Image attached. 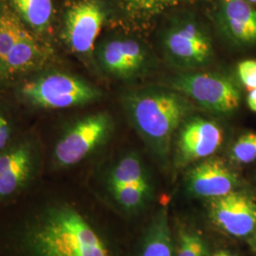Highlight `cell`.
Returning <instances> with one entry per match:
<instances>
[{"label":"cell","instance_id":"83f0119b","mask_svg":"<svg viewBox=\"0 0 256 256\" xmlns=\"http://www.w3.org/2000/svg\"></svg>","mask_w":256,"mask_h":256},{"label":"cell","instance_id":"603a6c76","mask_svg":"<svg viewBox=\"0 0 256 256\" xmlns=\"http://www.w3.org/2000/svg\"><path fill=\"white\" fill-rule=\"evenodd\" d=\"M12 124L9 118L0 111V152L6 149L14 140H12Z\"/></svg>","mask_w":256,"mask_h":256},{"label":"cell","instance_id":"ffe728a7","mask_svg":"<svg viewBox=\"0 0 256 256\" xmlns=\"http://www.w3.org/2000/svg\"><path fill=\"white\" fill-rule=\"evenodd\" d=\"M178 241L176 256H206L205 243L198 234L182 230Z\"/></svg>","mask_w":256,"mask_h":256},{"label":"cell","instance_id":"8fae6325","mask_svg":"<svg viewBox=\"0 0 256 256\" xmlns=\"http://www.w3.org/2000/svg\"><path fill=\"white\" fill-rule=\"evenodd\" d=\"M98 60L106 72L120 79L140 77L151 66L146 46L137 39L128 37L102 42L98 50Z\"/></svg>","mask_w":256,"mask_h":256},{"label":"cell","instance_id":"ba28073f","mask_svg":"<svg viewBox=\"0 0 256 256\" xmlns=\"http://www.w3.org/2000/svg\"><path fill=\"white\" fill-rule=\"evenodd\" d=\"M168 86L214 114L229 115L238 110L241 102V93L236 84L220 74H178L168 81Z\"/></svg>","mask_w":256,"mask_h":256},{"label":"cell","instance_id":"d4e9b609","mask_svg":"<svg viewBox=\"0 0 256 256\" xmlns=\"http://www.w3.org/2000/svg\"><path fill=\"white\" fill-rule=\"evenodd\" d=\"M216 256H236L232 254H230L229 252H226V250H220L218 252H216Z\"/></svg>","mask_w":256,"mask_h":256},{"label":"cell","instance_id":"7a4b0ae2","mask_svg":"<svg viewBox=\"0 0 256 256\" xmlns=\"http://www.w3.org/2000/svg\"><path fill=\"white\" fill-rule=\"evenodd\" d=\"M122 104L133 128L160 156L168 154L176 131L194 112L186 96L166 86L126 92Z\"/></svg>","mask_w":256,"mask_h":256},{"label":"cell","instance_id":"52a82bcc","mask_svg":"<svg viewBox=\"0 0 256 256\" xmlns=\"http://www.w3.org/2000/svg\"><path fill=\"white\" fill-rule=\"evenodd\" d=\"M160 42L165 58L176 68L198 70L205 68L212 60L210 36L194 19L173 21L165 28Z\"/></svg>","mask_w":256,"mask_h":256},{"label":"cell","instance_id":"ac0fdd59","mask_svg":"<svg viewBox=\"0 0 256 256\" xmlns=\"http://www.w3.org/2000/svg\"><path fill=\"white\" fill-rule=\"evenodd\" d=\"M149 189V182L131 183L111 187L108 191L120 206L126 209H134L144 202Z\"/></svg>","mask_w":256,"mask_h":256},{"label":"cell","instance_id":"e0dca14e","mask_svg":"<svg viewBox=\"0 0 256 256\" xmlns=\"http://www.w3.org/2000/svg\"><path fill=\"white\" fill-rule=\"evenodd\" d=\"M148 182L146 169L140 158L135 154H128L113 165L106 178V189L131 183Z\"/></svg>","mask_w":256,"mask_h":256},{"label":"cell","instance_id":"3957f363","mask_svg":"<svg viewBox=\"0 0 256 256\" xmlns=\"http://www.w3.org/2000/svg\"><path fill=\"white\" fill-rule=\"evenodd\" d=\"M48 52L18 16L0 12V79L27 74L45 64Z\"/></svg>","mask_w":256,"mask_h":256},{"label":"cell","instance_id":"6da1fadb","mask_svg":"<svg viewBox=\"0 0 256 256\" xmlns=\"http://www.w3.org/2000/svg\"><path fill=\"white\" fill-rule=\"evenodd\" d=\"M0 256H113L76 202L37 182L0 206Z\"/></svg>","mask_w":256,"mask_h":256},{"label":"cell","instance_id":"7402d4cb","mask_svg":"<svg viewBox=\"0 0 256 256\" xmlns=\"http://www.w3.org/2000/svg\"><path fill=\"white\" fill-rule=\"evenodd\" d=\"M238 74L240 81L248 90H256V60H246L239 63Z\"/></svg>","mask_w":256,"mask_h":256},{"label":"cell","instance_id":"2e32d148","mask_svg":"<svg viewBox=\"0 0 256 256\" xmlns=\"http://www.w3.org/2000/svg\"><path fill=\"white\" fill-rule=\"evenodd\" d=\"M19 18L36 32H43L50 27L54 14L52 0H10Z\"/></svg>","mask_w":256,"mask_h":256},{"label":"cell","instance_id":"d6986e66","mask_svg":"<svg viewBox=\"0 0 256 256\" xmlns=\"http://www.w3.org/2000/svg\"><path fill=\"white\" fill-rule=\"evenodd\" d=\"M232 158L238 164H247L256 160V133H248L238 138L232 148Z\"/></svg>","mask_w":256,"mask_h":256},{"label":"cell","instance_id":"4316f807","mask_svg":"<svg viewBox=\"0 0 256 256\" xmlns=\"http://www.w3.org/2000/svg\"><path fill=\"white\" fill-rule=\"evenodd\" d=\"M250 4H256V0H247Z\"/></svg>","mask_w":256,"mask_h":256},{"label":"cell","instance_id":"8992f818","mask_svg":"<svg viewBox=\"0 0 256 256\" xmlns=\"http://www.w3.org/2000/svg\"><path fill=\"white\" fill-rule=\"evenodd\" d=\"M42 168V152L36 140L21 138L0 152V206L32 188Z\"/></svg>","mask_w":256,"mask_h":256},{"label":"cell","instance_id":"5b68a950","mask_svg":"<svg viewBox=\"0 0 256 256\" xmlns=\"http://www.w3.org/2000/svg\"><path fill=\"white\" fill-rule=\"evenodd\" d=\"M20 94L28 104L48 110L84 106L102 97V92L90 82L63 72L40 75L25 82Z\"/></svg>","mask_w":256,"mask_h":256},{"label":"cell","instance_id":"cb8c5ba5","mask_svg":"<svg viewBox=\"0 0 256 256\" xmlns=\"http://www.w3.org/2000/svg\"><path fill=\"white\" fill-rule=\"evenodd\" d=\"M247 102L250 110L256 112V90H252L248 93Z\"/></svg>","mask_w":256,"mask_h":256},{"label":"cell","instance_id":"277c9868","mask_svg":"<svg viewBox=\"0 0 256 256\" xmlns=\"http://www.w3.org/2000/svg\"><path fill=\"white\" fill-rule=\"evenodd\" d=\"M112 129L113 120L106 112L76 120L55 142L50 153L52 167L62 170L79 164L108 140Z\"/></svg>","mask_w":256,"mask_h":256},{"label":"cell","instance_id":"9c48e42d","mask_svg":"<svg viewBox=\"0 0 256 256\" xmlns=\"http://www.w3.org/2000/svg\"><path fill=\"white\" fill-rule=\"evenodd\" d=\"M223 142L220 124L206 117L190 115L178 128L176 138V162L190 164L214 155Z\"/></svg>","mask_w":256,"mask_h":256},{"label":"cell","instance_id":"7c38bea8","mask_svg":"<svg viewBox=\"0 0 256 256\" xmlns=\"http://www.w3.org/2000/svg\"><path fill=\"white\" fill-rule=\"evenodd\" d=\"M210 216L227 234L244 238L256 230V203L246 194L232 191L210 198Z\"/></svg>","mask_w":256,"mask_h":256},{"label":"cell","instance_id":"5bb4252c","mask_svg":"<svg viewBox=\"0 0 256 256\" xmlns=\"http://www.w3.org/2000/svg\"><path fill=\"white\" fill-rule=\"evenodd\" d=\"M220 23L230 39L242 46L256 43V10L247 0H221Z\"/></svg>","mask_w":256,"mask_h":256},{"label":"cell","instance_id":"9a60e30c","mask_svg":"<svg viewBox=\"0 0 256 256\" xmlns=\"http://www.w3.org/2000/svg\"><path fill=\"white\" fill-rule=\"evenodd\" d=\"M142 256H173V240L165 212H160L148 228Z\"/></svg>","mask_w":256,"mask_h":256},{"label":"cell","instance_id":"30bf717a","mask_svg":"<svg viewBox=\"0 0 256 256\" xmlns=\"http://www.w3.org/2000/svg\"><path fill=\"white\" fill-rule=\"evenodd\" d=\"M106 19V10L98 0H80L66 10L63 38L77 54H90Z\"/></svg>","mask_w":256,"mask_h":256},{"label":"cell","instance_id":"4fadbf2b","mask_svg":"<svg viewBox=\"0 0 256 256\" xmlns=\"http://www.w3.org/2000/svg\"><path fill=\"white\" fill-rule=\"evenodd\" d=\"M238 176L226 164L216 158H207L194 166L186 176L190 192L200 198H214L234 191Z\"/></svg>","mask_w":256,"mask_h":256},{"label":"cell","instance_id":"44dd1931","mask_svg":"<svg viewBox=\"0 0 256 256\" xmlns=\"http://www.w3.org/2000/svg\"><path fill=\"white\" fill-rule=\"evenodd\" d=\"M173 0H124L128 9L133 12H155L164 8Z\"/></svg>","mask_w":256,"mask_h":256},{"label":"cell","instance_id":"484cf974","mask_svg":"<svg viewBox=\"0 0 256 256\" xmlns=\"http://www.w3.org/2000/svg\"><path fill=\"white\" fill-rule=\"evenodd\" d=\"M254 248H256V236H254Z\"/></svg>","mask_w":256,"mask_h":256}]
</instances>
